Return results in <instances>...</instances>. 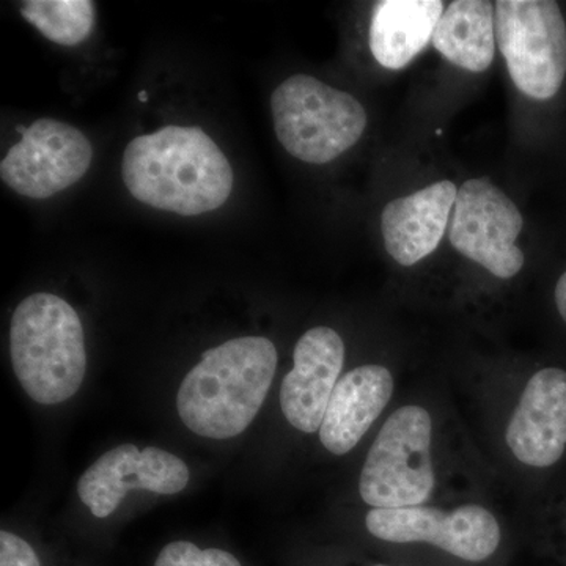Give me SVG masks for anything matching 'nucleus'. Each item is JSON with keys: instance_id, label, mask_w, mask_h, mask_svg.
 <instances>
[{"instance_id": "3", "label": "nucleus", "mask_w": 566, "mask_h": 566, "mask_svg": "<svg viewBox=\"0 0 566 566\" xmlns=\"http://www.w3.org/2000/svg\"><path fill=\"white\" fill-rule=\"evenodd\" d=\"M365 528L376 542L403 554L434 558L436 566H501L506 538L493 510L476 502L370 509Z\"/></svg>"}, {"instance_id": "5", "label": "nucleus", "mask_w": 566, "mask_h": 566, "mask_svg": "<svg viewBox=\"0 0 566 566\" xmlns=\"http://www.w3.org/2000/svg\"><path fill=\"white\" fill-rule=\"evenodd\" d=\"M10 356L18 381L33 401L63 403L80 390L87 370L80 315L55 294L25 297L11 318Z\"/></svg>"}, {"instance_id": "13", "label": "nucleus", "mask_w": 566, "mask_h": 566, "mask_svg": "<svg viewBox=\"0 0 566 566\" xmlns=\"http://www.w3.org/2000/svg\"><path fill=\"white\" fill-rule=\"evenodd\" d=\"M394 394V374L385 365H359L342 376L318 431L324 449L337 457L356 449L386 411Z\"/></svg>"}, {"instance_id": "10", "label": "nucleus", "mask_w": 566, "mask_h": 566, "mask_svg": "<svg viewBox=\"0 0 566 566\" xmlns=\"http://www.w3.org/2000/svg\"><path fill=\"white\" fill-rule=\"evenodd\" d=\"M504 441L517 464L549 471L566 455V370H536L506 419Z\"/></svg>"}, {"instance_id": "11", "label": "nucleus", "mask_w": 566, "mask_h": 566, "mask_svg": "<svg viewBox=\"0 0 566 566\" xmlns=\"http://www.w3.org/2000/svg\"><path fill=\"white\" fill-rule=\"evenodd\" d=\"M189 483L188 465L156 447H115L82 474L77 494L96 517L111 516L132 490L177 494Z\"/></svg>"}, {"instance_id": "14", "label": "nucleus", "mask_w": 566, "mask_h": 566, "mask_svg": "<svg viewBox=\"0 0 566 566\" xmlns=\"http://www.w3.org/2000/svg\"><path fill=\"white\" fill-rule=\"evenodd\" d=\"M455 182H433L386 205L381 232L386 251L401 266H415L438 249L455 207Z\"/></svg>"}, {"instance_id": "6", "label": "nucleus", "mask_w": 566, "mask_h": 566, "mask_svg": "<svg viewBox=\"0 0 566 566\" xmlns=\"http://www.w3.org/2000/svg\"><path fill=\"white\" fill-rule=\"evenodd\" d=\"M271 112L282 147L318 166L348 151L367 128L363 104L308 74L283 81L271 96Z\"/></svg>"}, {"instance_id": "2", "label": "nucleus", "mask_w": 566, "mask_h": 566, "mask_svg": "<svg viewBox=\"0 0 566 566\" xmlns=\"http://www.w3.org/2000/svg\"><path fill=\"white\" fill-rule=\"evenodd\" d=\"M277 370L270 338L240 337L203 354L178 390L182 423L210 439L243 433L259 415Z\"/></svg>"}, {"instance_id": "1", "label": "nucleus", "mask_w": 566, "mask_h": 566, "mask_svg": "<svg viewBox=\"0 0 566 566\" xmlns=\"http://www.w3.org/2000/svg\"><path fill=\"white\" fill-rule=\"evenodd\" d=\"M122 178L134 199L180 216L218 210L233 191L229 159L196 126H164L129 142Z\"/></svg>"}, {"instance_id": "18", "label": "nucleus", "mask_w": 566, "mask_h": 566, "mask_svg": "<svg viewBox=\"0 0 566 566\" xmlns=\"http://www.w3.org/2000/svg\"><path fill=\"white\" fill-rule=\"evenodd\" d=\"M155 566H241L240 560L227 551L200 549L191 542H174L164 547Z\"/></svg>"}, {"instance_id": "19", "label": "nucleus", "mask_w": 566, "mask_h": 566, "mask_svg": "<svg viewBox=\"0 0 566 566\" xmlns=\"http://www.w3.org/2000/svg\"><path fill=\"white\" fill-rule=\"evenodd\" d=\"M0 566H41L39 556L25 539L0 532Z\"/></svg>"}, {"instance_id": "9", "label": "nucleus", "mask_w": 566, "mask_h": 566, "mask_svg": "<svg viewBox=\"0 0 566 566\" xmlns=\"http://www.w3.org/2000/svg\"><path fill=\"white\" fill-rule=\"evenodd\" d=\"M93 147L69 123L40 118L22 133L0 163L2 181L29 199H50L82 180L91 169Z\"/></svg>"}, {"instance_id": "16", "label": "nucleus", "mask_w": 566, "mask_h": 566, "mask_svg": "<svg viewBox=\"0 0 566 566\" xmlns=\"http://www.w3.org/2000/svg\"><path fill=\"white\" fill-rule=\"evenodd\" d=\"M433 46L460 69L482 73L495 54V9L488 0H455L434 29Z\"/></svg>"}, {"instance_id": "15", "label": "nucleus", "mask_w": 566, "mask_h": 566, "mask_svg": "<svg viewBox=\"0 0 566 566\" xmlns=\"http://www.w3.org/2000/svg\"><path fill=\"white\" fill-rule=\"evenodd\" d=\"M441 0H381L370 21V51L379 65L401 70L433 40Z\"/></svg>"}, {"instance_id": "8", "label": "nucleus", "mask_w": 566, "mask_h": 566, "mask_svg": "<svg viewBox=\"0 0 566 566\" xmlns=\"http://www.w3.org/2000/svg\"><path fill=\"white\" fill-rule=\"evenodd\" d=\"M523 227L520 208L490 178L465 181L458 189L450 243L495 277L513 279L523 270L526 256L516 245Z\"/></svg>"}, {"instance_id": "20", "label": "nucleus", "mask_w": 566, "mask_h": 566, "mask_svg": "<svg viewBox=\"0 0 566 566\" xmlns=\"http://www.w3.org/2000/svg\"><path fill=\"white\" fill-rule=\"evenodd\" d=\"M554 303H556L558 315L566 324V271L560 275L554 290Z\"/></svg>"}, {"instance_id": "17", "label": "nucleus", "mask_w": 566, "mask_h": 566, "mask_svg": "<svg viewBox=\"0 0 566 566\" xmlns=\"http://www.w3.org/2000/svg\"><path fill=\"white\" fill-rule=\"evenodd\" d=\"M20 10L44 39L61 46L81 44L95 28V3L91 0H28Z\"/></svg>"}, {"instance_id": "21", "label": "nucleus", "mask_w": 566, "mask_h": 566, "mask_svg": "<svg viewBox=\"0 0 566 566\" xmlns=\"http://www.w3.org/2000/svg\"><path fill=\"white\" fill-rule=\"evenodd\" d=\"M365 566H401V565H398V564H395V562L392 560H374V562H370V564H367Z\"/></svg>"}, {"instance_id": "12", "label": "nucleus", "mask_w": 566, "mask_h": 566, "mask_svg": "<svg viewBox=\"0 0 566 566\" xmlns=\"http://www.w3.org/2000/svg\"><path fill=\"white\" fill-rule=\"evenodd\" d=\"M344 364V340L331 327H314L297 340L293 368L281 386L282 412L292 427L318 433Z\"/></svg>"}, {"instance_id": "7", "label": "nucleus", "mask_w": 566, "mask_h": 566, "mask_svg": "<svg viewBox=\"0 0 566 566\" xmlns=\"http://www.w3.org/2000/svg\"><path fill=\"white\" fill-rule=\"evenodd\" d=\"M495 40L517 91L536 102L560 92L566 77V22L554 0L495 2Z\"/></svg>"}, {"instance_id": "4", "label": "nucleus", "mask_w": 566, "mask_h": 566, "mask_svg": "<svg viewBox=\"0 0 566 566\" xmlns=\"http://www.w3.org/2000/svg\"><path fill=\"white\" fill-rule=\"evenodd\" d=\"M441 431L427 406L406 403L376 433L359 476L370 509L431 504L442 483Z\"/></svg>"}]
</instances>
